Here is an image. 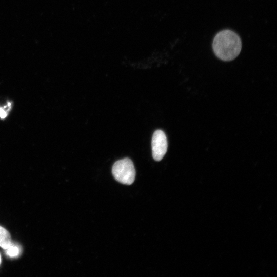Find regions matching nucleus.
Here are the masks:
<instances>
[{
    "label": "nucleus",
    "mask_w": 277,
    "mask_h": 277,
    "mask_svg": "<svg viewBox=\"0 0 277 277\" xmlns=\"http://www.w3.org/2000/svg\"><path fill=\"white\" fill-rule=\"evenodd\" d=\"M212 48L215 55L224 61H230L235 58L242 48L240 37L234 31L224 30L215 36Z\"/></svg>",
    "instance_id": "1"
},
{
    "label": "nucleus",
    "mask_w": 277,
    "mask_h": 277,
    "mask_svg": "<svg viewBox=\"0 0 277 277\" xmlns=\"http://www.w3.org/2000/svg\"><path fill=\"white\" fill-rule=\"evenodd\" d=\"M112 172L115 180L121 183L131 185L134 181L135 170L133 162L128 158L115 162Z\"/></svg>",
    "instance_id": "2"
},
{
    "label": "nucleus",
    "mask_w": 277,
    "mask_h": 277,
    "mask_svg": "<svg viewBox=\"0 0 277 277\" xmlns=\"http://www.w3.org/2000/svg\"><path fill=\"white\" fill-rule=\"evenodd\" d=\"M152 156L156 161H161L167 150V141L165 133L161 130L155 131L151 141Z\"/></svg>",
    "instance_id": "3"
},
{
    "label": "nucleus",
    "mask_w": 277,
    "mask_h": 277,
    "mask_svg": "<svg viewBox=\"0 0 277 277\" xmlns=\"http://www.w3.org/2000/svg\"><path fill=\"white\" fill-rule=\"evenodd\" d=\"M11 244L10 234L6 229L0 226V247L6 249Z\"/></svg>",
    "instance_id": "4"
},
{
    "label": "nucleus",
    "mask_w": 277,
    "mask_h": 277,
    "mask_svg": "<svg viewBox=\"0 0 277 277\" xmlns=\"http://www.w3.org/2000/svg\"><path fill=\"white\" fill-rule=\"evenodd\" d=\"M12 103L10 101H8L5 105L2 106H0V118L4 119L8 116L12 108Z\"/></svg>",
    "instance_id": "5"
},
{
    "label": "nucleus",
    "mask_w": 277,
    "mask_h": 277,
    "mask_svg": "<svg viewBox=\"0 0 277 277\" xmlns=\"http://www.w3.org/2000/svg\"><path fill=\"white\" fill-rule=\"evenodd\" d=\"M6 250L7 254L10 257L16 256L19 253V248L12 244Z\"/></svg>",
    "instance_id": "6"
},
{
    "label": "nucleus",
    "mask_w": 277,
    "mask_h": 277,
    "mask_svg": "<svg viewBox=\"0 0 277 277\" xmlns=\"http://www.w3.org/2000/svg\"><path fill=\"white\" fill-rule=\"evenodd\" d=\"M0 263H1V255H0Z\"/></svg>",
    "instance_id": "7"
}]
</instances>
